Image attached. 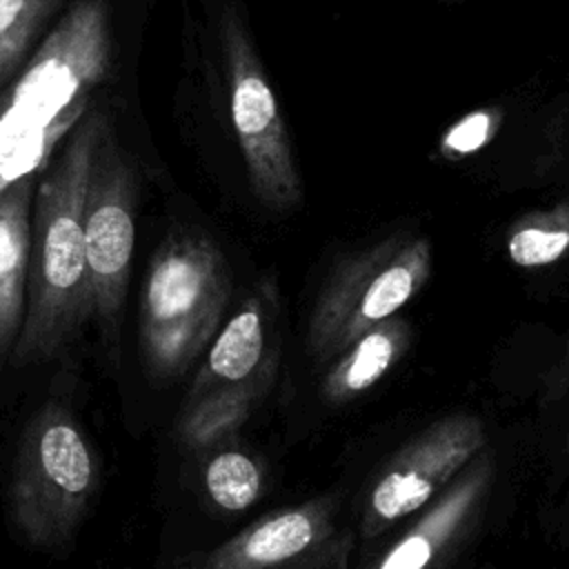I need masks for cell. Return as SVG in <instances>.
I'll return each mask as SVG.
<instances>
[{
	"label": "cell",
	"instance_id": "cell-10",
	"mask_svg": "<svg viewBox=\"0 0 569 569\" xmlns=\"http://www.w3.org/2000/svg\"><path fill=\"white\" fill-rule=\"evenodd\" d=\"M493 465L485 453H476L427 505L429 509L400 536L373 567L378 569H422L438 565L478 513Z\"/></svg>",
	"mask_w": 569,
	"mask_h": 569
},
{
	"label": "cell",
	"instance_id": "cell-19",
	"mask_svg": "<svg viewBox=\"0 0 569 569\" xmlns=\"http://www.w3.org/2000/svg\"><path fill=\"white\" fill-rule=\"evenodd\" d=\"M547 142L556 162H569V82L547 124Z\"/></svg>",
	"mask_w": 569,
	"mask_h": 569
},
{
	"label": "cell",
	"instance_id": "cell-18",
	"mask_svg": "<svg viewBox=\"0 0 569 569\" xmlns=\"http://www.w3.org/2000/svg\"><path fill=\"white\" fill-rule=\"evenodd\" d=\"M493 127H496V116L491 111H487V109L473 111V113L465 116L462 120H458L445 133V138L440 142V151L449 158L467 156V153L480 149L491 138Z\"/></svg>",
	"mask_w": 569,
	"mask_h": 569
},
{
	"label": "cell",
	"instance_id": "cell-12",
	"mask_svg": "<svg viewBox=\"0 0 569 569\" xmlns=\"http://www.w3.org/2000/svg\"><path fill=\"white\" fill-rule=\"evenodd\" d=\"M36 176L0 191V358L11 356L27 309Z\"/></svg>",
	"mask_w": 569,
	"mask_h": 569
},
{
	"label": "cell",
	"instance_id": "cell-13",
	"mask_svg": "<svg viewBox=\"0 0 569 569\" xmlns=\"http://www.w3.org/2000/svg\"><path fill=\"white\" fill-rule=\"evenodd\" d=\"M411 329L402 318H387L356 336L336 358L322 380V396L329 402H349L380 382L402 358Z\"/></svg>",
	"mask_w": 569,
	"mask_h": 569
},
{
	"label": "cell",
	"instance_id": "cell-15",
	"mask_svg": "<svg viewBox=\"0 0 569 569\" xmlns=\"http://www.w3.org/2000/svg\"><path fill=\"white\" fill-rule=\"evenodd\" d=\"M569 253V200L529 211L507 236V256L522 269L549 267Z\"/></svg>",
	"mask_w": 569,
	"mask_h": 569
},
{
	"label": "cell",
	"instance_id": "cell-17",
	"mask_svg": "<svg viewBox=\"0 0 569 569\" xmlns=\"http://www.w3.org/2000/svg\"><path fill=\"white\" fill-rule=\"evenodd\" d=\"M49 0H0V82L18 67Z\"/></svg>",
	"mask_w": 569,
	"mask_h": 569
},
{
	"label": "cell",
	"instance_id": "cell-4",
	"mask_svg": "<svg viewBox=\"0 0 569 569\" xmlns=\"http://www.w3.org/2000/svg\"><path fill=\"white\" fill-rule=\"evenodd\" d=\"M98 487V460L76 418L58 402L44 405L20 438L9 518L31 545H64L87 516Z\"/></svg>",
	"mask_w": 569,
	"mask_h": 569
},
{
	"label": "cell",
	"instance_id": "cell-7",
	"mask_svg": "<svg viewBox=\"0 0 569 569\" xmlns=\"http://www.w3.org/2000/svg\"><path fill=\"white\" fill-rule=\"evenodd\" d=\"M133 204L136 180L131 164L104 122L93 149L84 198L91 307L93 318L104 329L118 322L127 296L136 240Z\"/></svg>",
	"mask_w": 569,
	"mask_h": 569
},
{
	"label": "cell",
	"instance_id": "cell-21",
	"mask_svg": "<svg viewBox=\"0 0 569 569\" xmlns=\"http://www.w3.org/2000/svg\"><path fill=\"white\" fill-rule=\"evenodd\" d=\"M445 2H453V0H445Z\"/></svg>",
	"mask_w": 569,
	"mask_h": 569
},
{
	"label": "cell",
	"instance_id": "cell-9",
	"mask_svg": "<svg viewBox=\"0 0 569 569\" xmlns=\"http://www.w3.org/2000/svg\"><path fill=\"white\" fill-rule=\"evenodd\" d=\"M349 545L351 538L333 540L331 500L318 498L253 520L189 565L202 569L342 567Z\"/></svg>",
	"mask_w": 569,
	"mask_h": 569
},
{
	"label": "cell",
	"instance_id": "cell-14",
	"mask_svg": "<svg viewBox=\"0 0 569 569\" xmlns=\"http://www.w3.org/2000/svg\"><path fill=\"white\" fill-rule=\"evenodd\" d=\"M276 371H269L244 387L209 393L182 405L178 433L189 447L216 445L231 436L253 411L258 400L271 387Z\"/></svg>",
	"mask_w": 569,
	"mask_h": 569
},
{
	"label": "cell",
	"instance_id": "cell-5",
	"mask_svg": "<svg viewBox=\"0 0 569 569\" xmlns=\"http://www.w3.org/2000/svg\"><path fill=\"white\" fill-rule=\"evenodd\" d=\"M431 264L429 240L405 231L347 256L331 271L311 309L309 353L327 362L356 336L396 316L425 287Z\"/></svg>",
	"mask_w": 569,
	"mask_h": 569
},
{
	"label": "cell",
	"instance_id": "cell-2",
	"mask_svg": "<svg viewBox=\"0 0 569 569\" xmlns=\"http://www.w3.org/2000/svg\"><path fill=\"white\" fill-rule=\"evenodd\" d=\"M107 71L104 7L80 0L0 96V191L42 171L89 111V93Z\"/></svg>",
	"mask_w": 569,
	"mask_h": 569
},
{
	"label": "cell",
	"instance_id": "cell-1",
	"mask_svg": "<svg viewBox=\"0 0 569 569\" xmlns=\"http://www.w3.org/2000/svg\"><path fill=\"white\" fill-rule=\"evenodd\" d=\"M104 120L84 113L62 151L38 173L31 213L27 309L11 351L16 367L58 358L93 318L84 238V198Z\"/></svg>",
	"mask_w": 569,
	"mask_h": 569
},
{
	"label": "cell",
	"instance_id": "cell-8",
	"mask_svg": "<svg viewBox=\"0 0 569 569\" xmlns=\"http://www.w3.org/2000/svg\"><path fill=\"white\" fill-rule=\"evenodd\" d=\"M485 447V427L471 413H451L413 436L376 473L360 516V533L376 538L422 509Z\"/></svg>",
	"mask_w": 569,
	"mask_h": 569
},
{
	"label": "cell",
	"instance_id": "cell-16",
	"mask_svg": "<svg viewBox=\"0 0 569 569\" xmlns=\"http://www.w3.org/2000/svg\"><path fill=\"white\" fill-rule=\"evenodd\" d=\"M204 489L220 509L242 511L260 496L262 473L251 456L224 449L207 462Z\"/></svg>",
	"mask_w": 569,
	"mask_h": 569
},
{
	"label": "cell",
	"instance_id": "cell-20",
	"mask_svg": "<svg viewBox=\"0 0 569 569\" xmlns=\"http://www.w3.org/2000/svg\"><path fill=\"white\" fill-rule=\"evenodd\" d=\"M556 380L565 391H569V338H567V347H565V358L560 362V369L556 371Z\"/></svg>",
	"mask_w": 569,
	"mask_h": 569
},
{
	"label": "cell",
	"instance_id": "cell-11",
	"mask_svg": "<svg viewBox=\"0 0 569 569\" xmlns=\"http://www.w3.org/2000/svg\"><path fill=\"white\" fill-rule=\"evenodd\" d=\"M276 365V351H267V300L256 291L216 336L184 402L244 387Z\"/></svg>",
	"mask_w": 569,
	"mask_h": 569
},
{
	"label": "cell",
	"instance_id": "cell-6",
	"mask_svg": "<svg viewBox=\"0 0 569 569\" xmlns=\"http://www.w3.org/2000/svg\"><path fill=\"white\" fill-rule=\"evenodd\" d=\"M220 51L231 127L253 196L276 213L298 209L302 180L284 118L247 22L227 9L220 22Z\"/></svg>",
	"mask_w": 569,
	"mask_h": 569
},
{
	"label": "cell",
	"instance_id": "cell-3",
	"mask_svg": "<svg viewBox=\"0 0 569 569\" xmlns=\"http://www.w3.org/2000/svg\"><path fill=\"white\" fill-rule=\"evenodd\" d=\"M231 276L218 244L202 233H171L151 256L140 291L138 338L153 378L182 376L218 331Z\"/></svg>",
	"mask_w": 569,
	"mask_h": 569
}]
</instances>
